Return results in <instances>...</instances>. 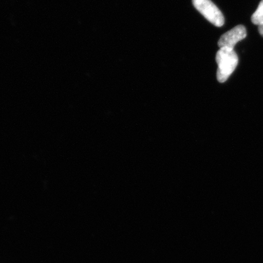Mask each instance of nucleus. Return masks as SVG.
I'll return each mask as SVG.
<instances>
[{"mask_svg": "<svg viewBox=\"0 0 263 263\" xmlns=\"http://www.w3.org/2000/svg\"><path fill=\"white\" fill-rule=\"evenodd\" d=\"M216 61L218 65L217 80L221 83L228 81L235 70L238 64V57L234 49L223 47L219 49L216 55Z\"/></svg>", "mask_w": 263, "mask_h": 263, "instance_id": "1", "label": "nucleus"}, {"mask_svg": "<svg viewBox=\"0 0 263 263\" xmlns=\"http://www.w3.org/2000/svg\"><path fill=\"white\" fill-rule=\"evenodd\" d=\"M195 8L210 23L217 27H221L225 20L222 13L211 0H192Z\"/></svg>", "mask_w": 263, "mask_h": 263, "instance_id": "2", "label": "nucleus"}, {"mask_svg": "<svg viewBox=\"0 0 263 263\" xmlns=\"http://www.w3.org/2000/svg\"><path fill=\"white\" fill-rule=\"evenodd\" d=\"M246 36L247 31L245 26H236L220 37L218 41L219 47L220 48L226 47L233 49L236 44L245 39Z\"/></svg>", "mask_w": 263, "mask_h": 263, "instance_id": "3", "label": "nucleus"}, {"mask_svg": "<svg viewBox=\"0 0 263 263\" xmlns=\"http://www.w3.org/2000/svg\"><path fill=\"white\" fill-rule=\"evenodd\" d=\"M251 21L255 25H260L263 24V0L259 3L258 7L252 15Z\"/></svg>", "mask_w": 263, "mask_h": 263, "instance_id": "4", "label": "nucleus"}, {"mask_svg": "<svg viewBox=\"0 0 263 263\" xmlns=\"http://www.w3.org/2000/svg\"><path fill=\"white\" fill-rule=\"evenodd\" d=\"M258 31L259 34H260L263 37V24L259 26Z\"/></svg>", "mask_w": 263, "mask_h": 263, "instance_id": "5", "label": "nucleus"}]
</instances>
